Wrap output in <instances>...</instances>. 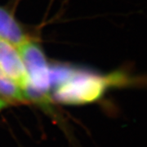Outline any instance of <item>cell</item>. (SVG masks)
I'll return each mask as SVG.
<instances>
[{
  "instance_id": "1",
  "label": "cell",
  "mask_w": 147,
  "mask_h": 147,
  "mask_svg": "<svg viewBox=\"0 0 147 147\" xmlns=\"http://www.w3.org/2000/svg\"><path fill=\"white\" fill-rule=\"evenodd\" d=\"M115 77L104 78L95 74L75 69L63 84L55 88L54 100L64 104L78 105L97 100L107 88L115 84Z\"/></svg>"
},
{
  "instance_id": "2",
  "label": "cell",
  "mask_w": 147,
  "mask_h": 147,
  "mask_svg": "<svg viewBox=\"0 0 147 147\" xmlns=\"http://www.w3.org/2000/svg\"><path fill=\"white\" fill-rule=\"evenodd\" d=\"M26 70L28 83L24 89L27 98H42L51 88L49 66L40 47L26 40L17 47Z\"/></svg>"
},
{
  "instance_id": "3",
  "label": "cell",
  "mask_w": 147,
  "mask_h": 147,
  "mask_svg": "<svg viewBox=\"0 0 147 147\" xmlns=\"http://www.w3.org/2000/svg\"><path fill=\"white\" fill-rule=\"evenodd\" d=\"M0 70L24 91L28 77L20 53L16 46L3 39H0Z\"/></svg>"
},
{
  "instance_id": "4",
  "label": "cell",
  "mask_w": 147,
  "mask_h": 147,
  "mask_svg": "<svg viewBox=\"0 0 147 147\" xmlns=\"http://www.w3.org/2000/svg\"><path fill=\"white\" fill-rule=\"evenodd\" d=\"M0 39L13 44L16 47L27 39L21 26L10 13L0 7Z\"/></svg>"
},
{
  "instance_id": "5",
  "label": "cell",
  "mask_w": 147,
  "mask_h": 147,
  "mask_svg": "<svg viewBox=\"0 0 147 147\" xmlns=\"http://www.w3.org/2000/svg\"><path fill=\"white\" fill-rule=\"evenodd\" d=\"M0 98L23 101L26 100L24 91L14 80L0 70Z\"/></svg>"
},
{
  "instance_id": "6",
  "label": "cell",
  "mask_w": 147,
  "mask_h": 147,
  "mask_svg": "<svg viewBox=\"0 0 147 147\" xmlns=\"http://www.w3.org/2000/svg\"><path fill=\"white\" fill-rule=\"evenodd\" d=\"M74 70V69L64 65H55L49 67L51 87H54L56 88L59 85L63 84L73 74Z\"/></svg>"
},
{
  "instance_id": "7",
  "label": "cell",
  "mask_w": 147,
  "mask_h": 147,
  "mask_svg": "<svg viewBox=\"0 0 147 147\" xmlns=\"http://www.w3.org/2000/svg\"><path fill=\"white\" fill-rule=\"evenodd\" d=\"M5 105H6L5 101L3 100V99H1V98H0V110H1V109H3V107H5Z\"/></svg>"
}]
</instances>
